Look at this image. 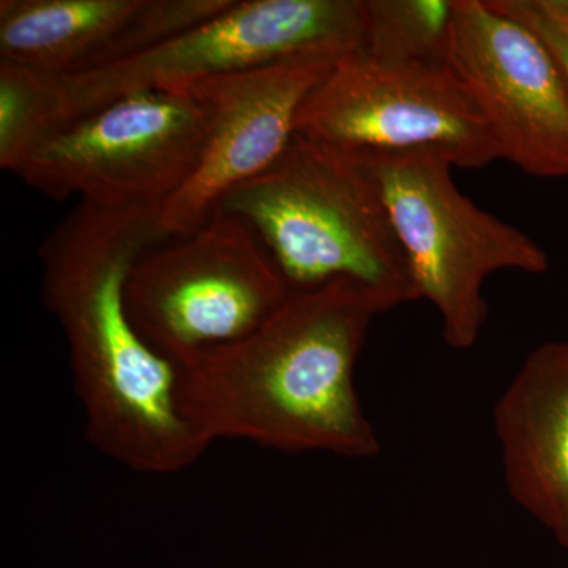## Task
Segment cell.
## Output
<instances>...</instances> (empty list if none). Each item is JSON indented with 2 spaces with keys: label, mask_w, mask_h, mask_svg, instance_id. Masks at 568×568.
I'll use <instances>...</instances> for the list:
<instances>
[{
  "label": "cell",
  "mask_w": 568,
  "mask_h": 568,
  "mask_svg": "<svg viewBox=\"0 0 568 568\" xmlns=\"http://www.w3.org/2000/svg\"><path fill=\"white\" fill-rule=\"evenodd\" d=\"M168 239L160 205L80 201L39 252L41 302L69 347L88 439L159 476L193 466L209 447L183 413L178 366L142 338L126 306L134 264Z\"/></svg>",
  "instance_id": "6da1fadb"
},
{
  "label": "cell",
  "mask_w": 568,
  "mask_h": 568,
  "mask_svg": "<svg viewBox=\"0 0 568 568\" xmlns=\"http://www.w3.org/2000/svg\"><path fill=\"white\" fill-rule=\"evenodd\" d=\"M386 312L345 280L293 293L253 334L178 365L183 413L209 446L244 439L283 454L376 457L354 369L373 317Z\"/></svg>",
  "instance_id": "7a4b0ae2"
},
{
  "label": "cell",
  "mask_w": 568,
  "mask_h": 568,
  "mask_svg": "<svg viewBox=\"0 0 568 568\" xmlns=\"http://www.w3.org/2000/svg\"><path fill=\"white\" fill-rule=\"evenodd\" d=\"M216 213L252 227L291 293L345 280L372 291L387 310L420 298L386 204L354 152L295 134L283 155L227 194Z\"/></svg>",
  "instance_id": "3957f363"
},
{
  "label": "cell",
  "mask_w": 568,
  "mask_h": 568,
  "mask_svg": "<svg viewBox=\"0 0 568 568\" xmlns=\"http://www.w3.org/2000/svg\"><path fill=\"white\" fill-rule=\"evenodd\" d=\"M354 153L386 204L418 295L439 312L444 339L452 349H470L488 317L485 280L508 268L545 274L547 253L459 193L454 166L439 153Z\"/></svg>",
  "instance_id": "277c9868"
},
{
  "label": "cell",
  "mask_w": 568,
  "mask_h": 568,
  "mask_svg": "<svg viewBox=\"0 0 568 568\" xmlns=\"http://www.w3.org/2000/svg\"><path fill=\"white\" fill-rule=\"evenodd\" d=\"M291 294L252 227L227 213L142 254L126 282L138 332L175 366L253 334Z\"/></svg>",
  "instance_id": "5b68a950"
},
{
  "label": "cell",
  "mask_w": 568,
  "mask_h": 568,
  "mask_svg": "<svg viewBox=\"0 0 568 568\" xmlns=\"http://www.w3.org/2000/svg\"><path fill=\"white\" fill-rule=\"evenodd\" d=\"M364 29V0H234L130 61L78 77L54 74L55 130L130 93L185 92L197 82L297 55H345L362 47Z\"/></svg>",
  "instance_id": "8992f818"
},
{
  "label": "cell",
  "mask_w": 568,
  "mask_h": 568,
  "mask_svg": "<svg viewBox=\"0 0 568 568\" xmlns=\"http://www.w3.org/2000/svg\"><path fill=\"white\" fill-rule=\"evenodd\" d=\"M211 121L193 92L130 93L55 130L13 174L58 201L162 207L196 170Z\"/></svg>",
  "instance_id": "52a82bcc"
},
{
  "label": "cell",
  "mask_w": 568,
  "mask_h": 568,
  "mask_svg": "<svg viewBox=\"0 0 568 568\" xmlns=\"http://www.w3.org/2000/svg\"><path fill=\"white\" fill-rule=\"evenodd\" d=\"M297 134L353 152L433 151L452 166L499 160L495 136L447 62L342 55L302 104Z\"/></svg>",
  "instance_id": "ba28073f"
},
{
  "label": "cell",
  "mask_w": 568,
  "mask_h": 568,
  "mask_svg": "<svg viewBox=\"0 0 568 568\" xmlns=\"http://www.w3.org/2000/svg\"><path fill=\"white\" fill-rule=\"evenodd\" d=\"M447 63L500 159L536 178H568V78L536 33L488 0H455Z\"/></svg>",
  "instance_id": "9c48e42d"
},
{
  "label": "cell",
  "mask_w": 568,
  "mask_h": 568,
  "mask_svg": "<svg viewBox=\"0 0 568 568\" xmlns=\"http://www.w3.org/2000/svg\"><path fill=\"white\" fill-rule=\"evenodd\" d=\"M339 58L297 55L189 89L211 110V130L192 178L162 205V223L170 237L203 226L227 194L283 155L297 134L306 97Z\"/></svg>",
  "instance_id": "30bf717a"
},
{
  "label": "cell",
  "mask_w": 568,
  "mask_h": 568,
  "mask_svg": "<svg viewBox=\"0 0 568 568\" xmlns=\"http://www.w3.org/2000/svg\"><path fill=\"white\" fill-rule=\"evenodd\" d=\"M234 0H2L0 61L55 77L108 69L222 13Z\"/></svg>",
  "instance_id": "8fae6325"
},
{
  "label": "cell",
  "mask_w": 568,
  "mask_h": 568,
  "mask_svg": "<svg viewBox=\"0 0 568 568\" xmlns=\"http://www.w3.org/2000/svg\"><path fill=\"white\" fill-rule=\"evenodd\" d=\"M493 424L508 493L568 551V342L528 355Z\"/></svg>",
  "instance_id": "7c38bea8"
},
{
  "label": "cell",
  "mask_w": 568,
  "mask_h": 568,
  "mask_svg": "<svg viewBox=\"0 0 568 568\" xmlns=\"http://www.w3.org/2000/svg\"><path fill=\"white\" fill-rule=\"evenodd\" d=\"M455 0H364L358 51L387 61L447 62Z\"/></svg>",
  "instance_id": "4fadbf2b"
},
{
  "label": "cell",
  "mask_w": 568,
  "mask_h": 568,
  "mask_svg": "<svg viewBox=\"0 0 568 568\" xmlns=\"http://www.w3.org/2000/svg\"><path fill=\"white\" fill-rule=\"evenodd\" d=\"M55 78L0 61V166L13 173L55 129Z\"/></svg>",
  "instance_id": "5bb4252c"
},
{
  "label": "cell",
  "mask_w": 568,
  "mask_h": 568,
  "mask_svg": "<svg viewBox=\"0 0 568 568\" xmlns=\"http://www.w3.org/2000/svg\"><path fill=\"white\" fill-rule=\"evenodd\" d=\"M488 3L536 33L568 78V0H488Z\"/></svg>",
  "instance_id": "9a60e30c"
}]
</instances>
